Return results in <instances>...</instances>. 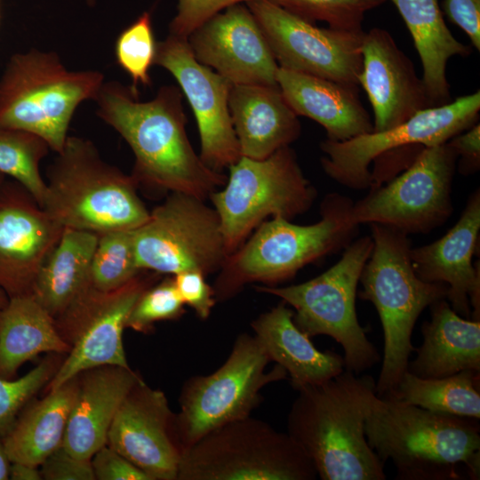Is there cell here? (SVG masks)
Instances as JSON below:
<instances>
[{"instance_id": "10", "label": "cell", "mask_w": 480, "mask_h": 480, "mask_svg": "<svg viewBox=\"0 0 480 480\" xmlns=\"http://www.w3.org/2000/svg\"><path fill=\"white\" fill-rule=\"evenodd\" d=\"M228 170L224 188L209 196L228 255L267 218L291 220L307 212L316 198L290 146L264 159L241 156Z\"/></svg>"}, {"instance_id": "45", "label": "cell", "mask_w": 480, "mask_h": 480, "mask_svg": "<svg viewBox=\"0 0 480 480\" xmlns=\"http://www.w3.org/2000/svg\"><path fill=\"white\" fill-rule=\"evenodd\" d=\"M9 479L12 480H41L39 467L22 462H11Z\"/></svg>"}, {"instance_id": "49", "label": "cell", "mask_w": 480, "mask_h": 480, "mask_svg": "<svg viewBox=\"0 0 480 480\" xmlns=\"http://www.w3.org/2000/svg\"><path fill=\"white\" fill-rule=\"evenodd\" d=\"M88 2H89L90 4H92V3L93 2V0H88Z\"/></svg>"}, {"instance_id": "30", "label": "cell", "mask_w": 480, "mask_h": 480, "mask_svg": "<svg viewBox=\"0 0 480 480\" xmlns=\"http://www.w3.org/2000/svg\"><path fill=\"white\" fill-rule=\"evenodd\" d=\"M54 318L32 293L9 298L0 309V376L14 379L26 362L41 353L68 354Z\"/></svg>"}, {"instance_id": "14", "label": "cell", "mask_w": 480, "mask_h": 480, "mask_svg": "<svg viewBox=\"0 0 480 480\" xmlns=\"http://www.w3.org/2000/svg\"><path fill=\"white\" fill-rule=\"evenodd\" d=\"M142 270L124 285L103 292L90 285L60 316L57 330L70 348L45 386L52 391L81 372L102 365L131 368L123 332L129 313L141 292L156 282L157 273Z\"/></svg>"}, {"instance_id": "7", "label": "cell", "mask_w": 480, "mask_h": 480, "mask_svg": "<svg viewBox=\"0 0 480 480\" xmlns=\"http://www.w3.org/2000/svg\"><path fill=\"white\" fill-rule=\"evenodd\" d=\"M103 80L98 71L68 70L54 52L15 53L0 78V128L35 133L58 154L77 106L94 100Z\"/></svg>"}, {"instance_id": "1", "label": "cell", "mask_w": 480, "mask_h": 480, "mask_svg": "<svg viewBox=\"0 0 480 480\" xmlns=\"http://www.w3.org/2000/svg\"><path fill=\"white\" fill-rule=\"evenodd\" d=\"M97 115L132 148V176L138 186L181 192L205 200L225 185L224 173L210 169L195 152L186 132L180 91L163 86L148 101H140L130 87L103 83L94 99Z\"/></svg>"}, {"instance_id": "25", "label": "cell", "mask_w": 480, "mask_h": 480, "mask_svg": "<svg viewBox=\"0 0 480 480\" xmlns=\"http://www.w3.org/2000/svg\"><path fill=\"white\" fill-rule=\"evenodd\" d=\"M228 108L242 156L264 159L300 135L278 84H233Z\"/></svg>"}, {"instance_id": "36", "label": "cell", "mask_w": 480, "mask_h": 480, "mask_svg": "<svg viewBox=\"0 0 480 480\" xmlns=\"http://www.w3.org/2000/svg\"><path fill=\"white\" fill-rule=\"evenodd\" d=\"M291 13L314 23L324 21L329 28L361 31L365 13L387 0H269Z\"/></svg>"}, {"instance_id": "20", "label": "cell", "mask_w": 480, "mask_h": 480, "mask_svg": "<svg viewBox=\"0 0 480 480\" xmlns=\"http://www.w3.org/2000/svg\"><path fill=\"white\" fill-rule=\"evenodd\" d=\"M63 229L20 183L5 180L0 189V287L9 298L32 293Z\"/></svg>"}, {"instance_id": "33", "label": "cell", "mask_w": 480, "mask_h": 480, "mask_svg": "<svg viewBox=\"0 0 480 480\" xmlns=\"http://www.w3.org/2000/svg\"><path fill=\"white\" fill-rule=\"evenodd\" d=\"M50 147L38 135L13 128H0V173L20 183L42 207L46 182L40 162Z\"/></svg>"}, {"instance_id": "38", "label": "cell", "mask_w": 480, "mask_h": 480, "mask_svg": "<svg viewBox=\"0 0 480 480\" xmlns=\"http://www.w3.org/2000/svg\"><path fill=\"white\" fill-rule=\"evenodd\" d=\"M60 364L55 358H46L20 378L0 376V436L8 433L22 408L48 384Z\"/></svg>"}, {"instance_id": "5", "label": "cell", "mask_w": 480, "mask_h": 480, "mask_svg": "<svg viewBox=\"0 0 480 480\" xmlns=\"http://www.w3.org/2000/svg\"><path fill=\"white\" fill-rule=\"evenodd\" d=\"M47 179L42 208L64 228L100 235L148 219L135 179L106 163L89 140L68 136Z\"/></svg>"}, {"instance_id": "23", "label": "cell", "mask_w": 480, "mask_h": 480, "mask_svg": "<svg viewBox=\"0 0 480 480\" xmlns=\"http://www.w3.org/2000/svg\"><path fill=\"white\" fill-rule=\"evenodd\" d=\"M77 391L62 446L81 459H91L107 444L115 416L132 387L142 380L132 368L102 365L76 375Z\"/></svg>"}, {"instance_id": "37", "label": "cell", "mask_w": 480, "mask_h": 480, "mask_svg": "<svg viewBox=\"0 0 480 480\" xmlns=\"http://www.w3.org/2000/svg\"><path fill=\"white\" fill-rule=\"evenodd\" d=\"M184 307L173 276L169 275L141 292L129 313L125 328L148 333L157 322L180 317Z\"/></svg>"}, {"instance_id": "9", "label": "cell", "mask_w": 480, "mask_h": 480, "mask_svg": "<svg viewBox=\"0 0 480 480\" xmlns=\"http://www.w3.org/2000/svg\"><path fill=\"white\" fill-rule=\"evenodd\" d=\"M314 464L287 432L251 415L181 451L177 480H314Z\"/></svg>"}, {"instance_id": "11", "label": "cell", "mask_w": 480, "mask_h": 480, "mask_svg": "<svg viewBox=\"0 0 480 480\" xmlns=\"http://www.w3.org/2000/svg\"><path fill=\"white\" fill-rule=\"evenodd\" d=\"M269 362L258 339L242 333L220 368L186 380L180 396V411L174 414L181 451L210 431L251 415L260 401L262 388L287 377L279 364L266 371Z\"/></svg>"}, {"instance_id": "21", "label": "cell", "mask_w": 480, "mask_h": 480, "mask_svg": "<svg viewBox=\"0 0 480 480\" xmlns=\"http://www.w3.org/2000/svg\"><path fill=\"white\" fill-rule=\"evenodd\" d=\"M480 231V191L468 197L458 221L439 239L411 248L416 275L447 285L446 300L465 318L480 317V270L473 264Z\"/></svg>"}, {"instance_id": "12", "label": "cell", "mask_w": 480, "mask_h": 480, "mask_svg": "<svg viewBox=\"0 0 480 480\" xmlns=\"http://www.w3.org/2000/svg\"><path fill=\"white\" fill-rule=\"evenodd\" d=\"M137 266L140 270L173 276L197 270L205 276L220 270L228 254L219 216L204 200L171 192L133 229Z\"/></svg>"}, {"instance_id": "39", "label": "cell", "mask_w": 480, "mask_h": 480, "mask_svg": "<svg viewBox=\"0 0 480 480\" xmlns=\"http://www.w3.org/2000/svg\"><path fill=\"white\" fill-rule=\"evenodd\" d=\"M252 0H179L178 13L169 26L170 35L188 36L220 11L241 2Z\"/></svg>"}, {"instance_id": "17", "label": "cell", "mask_w": 480, "mask_h": 480, "mask_svg": "<svg viewBox=\"0 0 480 480\" xmlns=\"http://www.w3.org/2000/svg\"><path fill=\"white\" fill-rule=\"evenodd\" d=\"M154 64L177 80L194 112L201 140V160L222 172L242 156L228 108L232 84L195 58L187 38L170 35L156 42Z\"/></svg>"}, {"instance_id": "2", "label": "cell", "mask_w": 480, "mask_h": 480, "mask_svg": "<svg viewBox=\"0 0 480 480\" xmlns=\"http://www.w3.org/2000/svg\"><path fill=\"white\" fill-rule=\"evenodd\" d=\"M344 370L297 391L287 433L322 480H385V464L369 445L365 420L379 404L376 381Z\"/></svg>"}, {"instance_id": "28", "label": "cell", "mask_w": 480, "mask_h": 480, "mask_svg": "<svg viewBox=\"0 0 480 480\" xmlns=\"http://www.w3.org/2000/svg\"><path fill=\"white\" fill-rule=\"evenodd\" d=\"M402 16L423 67L422 81L431 107L451 100L446 66L452 56H468L470 46L459 42L446 26L438 0H391Z\"/></svg>"}, {"instance_id": "6", "label": "cell", "mask_w": 480, "mask_h": 480, "mask_svg": "<svg viewBox=\"0 0 480 480\" xmlns=\"http://www.w3.org/2000/svg\"><path fill=\"white\" fill-rule=\"evenodd\" d=\"M370 228L373 248L361 273L363 289L358 296L373 304L381 322L384 350L376 392L384 397L394 391L407 370L418 317L427 307L445 299L448 287L425 282L416 275L408 235L378 223H371Z\"/></svg>"}, {"instance_id": "3", "label": "cell", "mask_w": 480, "mask_h": 480, "mask_svg": "<svg viewBox=\"0 0 480 480\" xmlns=\"http://www.w3.org/2000/svg\"><path fill=\"white\" fill-rule=\"evenodd\" d=\"M478 420L431 412L380 397L364 423L380 460H390L398 480H460L480 476Z\"/></svg>"}, {"instance_id": "47", "label": "cell", "mask_w": 480, "mask_h": 480, "mask_svg": "<svg viewBox=\"0 0 480 480\" xmlns=\"http://www.w3.org/2000/svg\"><path fill=\"white\" fill-rule=\"evenodd\" d=\"M9 297L5 292L0 287V309L3 308L8 302Z\"/></svg>"}, {"instance_id": "15", "label": "cell", "mask_w": 480, "mask_h": 480, "mask_svg": "<svg viewBox=\"0 0 480 480\" xmlns=\"http://www.w3.org/2000/svg\"><path fill=\"white\" fill-rule=\"evenodd\" d=\"M480 92L454 101L415 113L404 123L381 132H372L345 141L325 139L320 144L324 172L339 184L353 189L372 185L370 164L380 156L400 148L432 147L449 141L476 124Z\"/></svg>"}, {"instance_id": "4", "label": "cell", "mask_w": 480, "mask_h": 480, "mask_svg": "<svg viewBox=\"0 0 480 480\" xmlns=\"http://www.w3.org/2000/svg\"><path fill=\"white\" fill-rule=\"evenodd\" d=\"M353 204L347 196L330 193L321 203V219L316 223L299 225L283 218L263 221L228 256L213 288L216 300L232 297L249 283L273 286L292 278L306 265L344 250L360 226L352 215Z\"/></svg>"}, {"instance_id": "48", "label": "cell", "mask_w": 480, "mask_h": 480, "mask_svg": "<svg viewBox=\"0 0 480 480\" xmlns=\"http://www.w3.org/2000/svg\"><path fill=\"white\" fill-rule=\"evenodd\" d=\"M4 182H5V176L4 174L0 173V189L3 187Z\"/></svg>"}, {"instance_id": "16", "label": "cell", "mask_w": 480, "mask_h": 480, "mask_svg": "<svg viewBox=\"0 0 480 480\" xmlns=\"http://www.w3.org/2000/svg\"><path fill=\"white\" fill-rule=\"evenodd\" d=\"M279 67L359 86L364 31L319 28L269 0L246 2Z\"/></svg>"}, {"instance_id": "43", "label": "cell", "mask_w": 480, "mask_h": 480, "mask_svg": "<svg viewBox=\"0 0 480 480\" xmlns=\"http://www.w3.org/2000/svg\"><path fill=\"white\" fill-rule=\"evenodd\" d=\"M444 13L480 50V0H444Z\"/></svg>"}, {"instance_id": "27", "label": "cell", "mask_w": 480, "mask_h": 480, "mask_svg": "<svg viewBox=\"0 0 480 480\" xmlns=\"http://www.w3.org/2000/svg\"><path fill=\"white\" fill-rule=\"evenodd\" d=\"M421 325L423 342L407 372L420 378H443L460 371L480 372V321L456 313L446 299L430 306Z\"/></svg>"}, {"instance_id": "35", "label": "cell", "mask_w": 480, "mask_h": 480, "mask_svg": "<svg viewBox=\"0 0 480 480\" xmlns=\"http://www.w3.org/2000/svg\"><path fill=\"white\" fill-rule=\"evenodd\" d=\"M156 51V42L148 12H143L116 39V62L132 78L130 88L137 96L140 84L148 86L151 84L149 69L155 62Z\"/></svg>"}, {"instance_id": "46", "label": "cell", "mask_w": 480, "mask_h": 480, "mask_svg": "<svg viewBox=\"0 0 480 480\" xmlns=\"http://www.w3.org/2000/svg\"><path fill=\"white\" fill-rule=\"evenodd\" d=\"M11 460L7 455L4 437L0 436V480L9 479Z\"/></svg>"}, {"instance_id": "8", "label": "cell", "mask_w": 480, "mask_h": 480, "mask_svg": "<svg viewBox=\"0 0 480 480\" xmlns=\"http://www.w3.org/2000/svg\"><path fill=\"white\" fill-rule=\"evenodd\" d=\"M372 248V236H365L353 240L337 263L308 281L282 287L255 286L258 292L279 297L292 306L295 324L309 337L327 335L340 344L345 368L356 374L380 361L356 308L357 285Z\"/></svg>"}, {"instance_id": "26", "label": "cell", "mask_w": 480, "mask_h": 480, "mask_svg": "<svg viewBox=\"0 0 480 480\" xmlns=\"http://www.w3.org/2000/svg\"><path fill=\"white\" fill-rule=\"evenodd\" d=\"M258 339L270 361L282 366L290 375L295 390L326 381L344 371L340 355L316 348L310 337L293 321V310L282 301L252 322Z\"/></svg>"}, {"instance_id": "42", "label": "cell", "mask_w": 480, "mask_h": 480, "mask_svg": "<svg viewBox=\"0 0 480 480\" xmlns=\"http://www.w3.org/2000/svg\"><path fill=\"white\" fill-rule=\"evenodd\" d=\"M97 480H150L149 476L108 444L91 458Z\"/></svg>"}, {"instance_id": "18", "label": "cell", "mask_w": 480, "mask_h": 480, "mask_svg": "<svg viewBox=\"0 0 480 480\" xmlns=\"http://www.w3.org/2000/svg\"><path fill=\"white\" fill-rule=\"evenodd\" d=\"M107 444L150 480H177L181 447L175 433L174 413L164 393L143 380L132 387L118 409Z\"/></svg>"}, {"instance_id": "31", "label": "cell", "mask_w": 480, "mask_h": 480, "mask_svg": "<svg viewBox=\"0 0 480 480\" xmlns=\"http://www.w3.org/2000/svg\"><path fill=\"white\" fill-rule=\"evenodd\" d=\"M97 242V234L64 228L42 264L32 294L53 318L91 285L90 268Z\"/></svg>"}, {"instance_id": "34", "label": "cell", "mask_w": 480, "mask_h": 480, "mask_svg": "<svg viewBox=\"0 0 480 480\" xmlns=\"http://www.w3.org/2000/svg\"><path fill=\"white\" fill-rule=\"evenodd\" d=\"M141 271L135 258L133 229L98 235L90 268L92 287L103 292L116 290Z\"/></svg>"}, {"instance_id": "13", "label": "cell", "mask_w": 480, "mask_h": 480, "mask_svg": "<svg viewBox=\"0 0 480 480\" xmlns=\"http://www.w3.org/2000/svg\"><path fill=\"white\" fill-rule=\"evenodd\" d=\"M458 156L446 143L423 147L405 171L371 188L353 204L357 224L378 223L406 235L428 234L452 213V184Z\"/></svg>"}, {"instance_id": "22", "label": "cell", "mask_w": 480, "mask_h": 480, "mask_svg": "<svg viewBox=\"0 0 480 480\" xmlns=\"http://www.w3.org/2000/svg\"><path fill=\"white\" fill-rule=\"evenodd\" d=\"M362 54L359 85L373 110V132L390 129L431 108L422 78L387 30L373 28L364 32Z\"/></svg>"}, {"instance_id": "44", "label": "cell", "mask_w": 480, "mask_h": 480, "mask_svg": "<svg viewBox=\"0 0 480 480\" xmlns=\"http://www.w3.org/2000/svg\"><path fill=\"white\" fill-rule=\"evenodd\" d=\"M448 143L458 156L459 172L471 174L480 166V125L476 124L452 138Z\"/></svg>"}, {"instance_id": "32", "label": "cell", "mask_w": 480, "mask_h": 480, "mask_svg": "<svg viewBox=\"0 0 480 480\" xmlns=\"http://www.w3.org/2000/svg\"><path fill=\"white\" fill-rule=\"evenodd\" d=\"M384 397L435 412L479 420V372L464 370L427 379L406 371L394 391Z\"/></svg>"}, {"instance_id": "40", "label": "cell", "mask_w": 480, "mask_h": 480, "mask_svg": "<svg viewBox=\"0 0 480 480\" xmlns=\"http://www.w3.org/2000/svg\"><path fill=\"white\" fill-rule=\"evenodd\" d=\"M176 290L185 305L192 308L200 319H206L216 302L215 292L197 270H187L173 275Z\"/></svg>"}, {"instance_id": "24", "label": "cell", "mask_w": 480, "mask_h": 480, "mask_svg": "<svg viewBox=\"0 0 480 480\" xmlns=\"http://www.w3.org/2000/svg\"><path fill=\"white\" fill-rule=\"evenodd\" d=\"M276 83L297 116L321 124L327 140L345 141L373 132V123L359 99L358 87L279 67Z\"/></svg>"}, {"instance_id": "29", "label": "cell", "mask_w": 480, "mask_h": 480, "mask_svg": "<svg viewBox=\"0 0 480 480\" xmlns=\"http://www.w3.org/2000/svg\"><path fill=\"white\" fill-rule=\"evenodd\" d=\"M77 391L76 376L40 400L29 401L4 436L11 462L39 467L62 445Z\"/></svg>"}, {"instance_id": "41", "label": "cell", "mask_w": 480, "mask_h": 480, "mask_svg": "<svg viewBox=\"0 0 480 480\" xmlns=\"http://www.w3.org/2000/svg\"><path fill=\"white\" fill-rule=\"evenodd\" d=\"M39 467L44 480H95L91 459L77 458L62 445Z\"/></svg>"}, {"instance_id": "19", "label": "cell", "mask_w": 480, "mask_h": 480, "mask_svg": "<svg viewBox=\"0 0 480 480\" xmlns=\"http://www.w3.org/2000/svg\"><path fill=\"white\" fill-rule=\"evenodd\" d=\"M196 60L232 84L275 85L279 68L247 6L231 5L196 28L187 38Z\"/></svg>"}]
</instances>
